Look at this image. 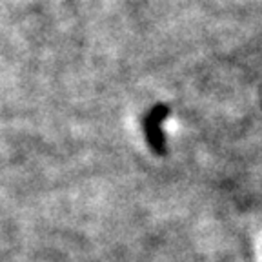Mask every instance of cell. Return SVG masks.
<instances>
[{
  "instance_id": "1",
  "label": "cell",
  "mask_w": 262,
  "mask_h": 262,
  "mask_svg": "<svg viewBox=\"0 0 262 262\" xmlns=\"http://www.w3.org/2000/svg\"><path fill=\"white\" fill-rule=\"evenodd\" d=\"M168 113L169 111L166 106H155L144 119L146 139L157 153H164V149H166V137H164L162 124L168 119Z\"/></svg>"
}]
</instances>
